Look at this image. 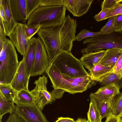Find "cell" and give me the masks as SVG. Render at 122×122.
Here are the masks:
<instances>
[{
	"label": "cell",
	"mask_w": 122,
	"mask_h": 122,
	"mask_svg": "<svg viewBox=\"0 0 122 122\" xmlns=\"http://www.w3.org/2000/svg\"><path fill=\"white\" fill-rule=\"evenodd\" d=\"M121 14H122V0H120L114 8L109 10L106 19L111 17Z\"/></svg>",
	"instance_id": "cell-31"
},
{
	"label": "cell",
	"mask_w": 122,
	"mask_h": 122,
	"mask_svg": "<svg viewBox=\"0 0 122 122\" xmlns=\"http://www.w3.org/2000/svg\"><path fill=\"white\" fill-rule=\"evenodd\" d=\"M0 118L1 120L5 114L14 113L16 106L13 101L6 99L0 92Z\"/></svg>",
	"instance_id": "cell-23"
},
{
	"label": "cell",
	"mask_w": 122,
	"mask_h": 122,
	"mask_svg": "<svg viewBox=\"0 0 122 122\" xmlns=\"http://www.w3.org/2000/svg\"><path fill=\"white\" fill-rule=\"evenodd\" d=\"M18 92L12 87L10 84H0V92L7 100L14 101Z\"/></svg>",
	"instance_id": "cell-24"
},
{
	"label": "cell",
	"mask_w": 122,
	"mask_h": 122,
	"mask_svg": "<svg viewBox=\"0 0 122 122\" xmlns=\"http://www.w3.org/2000/svg\"><path fill=\"white\" fill-rule=\"evenodd\" d=\"M36 39V37H33L28 41L27 49L25 54L23 56L27 74L29 78L35 61Z\"/></svg>",
	"instance_id": "cell-15"
},
{
	"label": "cell",
	"mask_w": 122,
	"mask_h": 122,
	"mask_svg": "<svg viewBox=\"0 0 122 122\" xmlns=\"http://www.w3.org/2000/svg\"><path fill=\"white\" fill-rule=\"evenodd\" d=\"M29 79L26 72L24 59L23 58L19 62L18 68L10 84L18 92L23 90L29 91L28 85Z\"/></svg>",
	"instance_id": "cell-11"
},
{
	"label": "cell",
	"mask_w": 122,
	"mask_h": 122,
	"mask_svg": "<svg viewBox=\"0 0 122 122\" xmlns=\"http://www.w3.org/2000/svg\"><path fill=\"white\" fill-rule=\"evenodd\" d=\"M15 106V113L25 122H49L42 111L35 104Z\"/></svg>",
	"instance_id": "cell-9"
},
{
	"label": "cell",
	"mask_w": 122,
	"mask_h": 122,
	"mask_svg": "<svg viewBox=\"0 0 122 122\" xmlns=\"http://www.w3.org/2000/svg\"><path fill=\"white\" fill-rule=\"evenodd\" d=\"M95 100L102 118L107 117L112 114V104L113 101L104 99L96 97L91 94Z\"/></svg>",
	"instance_id": "cell-20"
},
{
	"label": "cell",
	"mask_w": 122,
	"mask_h": 122,
	"mask_svg": "<svg viewBox=\"0 0 122 122\" xmlns=\"http://www.w3.org/2000/svg\"><path fill=\"white\" fill-rule=\"evenodd\" d=\"M112 72L120 75L122 77V53L113 68Z\"/></svg>",
	"instance_id": "cell-34"
},
{
	"label": "cell",
	"mask_w": 122,
	"mask_h": 122,
	"mask_svg": "<svg viewBox=\"0 0 122 122\" xmlns=\"http://www.w3.org/2000/svg\"><path fill=\"white\" fill-rule=\"evenodd\" d=\"M77 122H88L89 121L88 120L86 119L79 118H78L76 120Z\"/></svg>",
	"instance_id": "cell-42"
},
{
	"label": "cell",
	"mask_w": 122,
	"mask_h": 122,
	"mask_svg": "<svg viewBox=\"0 0 122 122\" xmlns=\"http://www.w3.org/2000/svg\"><path fill=\"white\" fill-rule=\"evenodd\" d=\"M114 31H122V14L116 16Z\"/></svg>",
	"instance_id": "cell-38"
},
{
	"label": "cell",
	"mask_w": 122,
	"mask_h": 122,
	"mask_svg": "<svg viewBox=\"0 0 122 122\" xmlns=\"http://www.w3.org/2000/svg\"><path fill=\"white\" fill-rule=\"evenodd\" d=\"M112 68L103 65L99 62L89 71V76L93 80L100 83L105 77L112 72Z\"/></svg>",
	"instance_id": "cell-17"
},
{
	"label": "cell",
	"mask_w": 122,
	"mask_h": 122,
	"mask_svg": "<svg viewBox=\"0 0 122 122\" xmlns=\"http://www.w3.org/2000/svg\"><path fill=\"white\" fill-rule=\"evenodd\" d=\"M0 17L3 22H5V14L1 2H0Z\"/></svg>",
	"instance_id": "cell-41"
},
{
	"label": "cell",
	"mask_w": 122,
	"mask_h": 122,
	"mask_svg": "<svg viewBox=\"0 0 122 122\" xmlns=\"http://www.w3.org/2000/svg\"><path fill=\"white\" fill-rule=\"evenodd\" d=\"M65 5L39 7L29 17L27 25L45 28L61 25L65 19Z\"/></svg>",
	"instance_id": "cell-2"
},
{
	"label": "cell",
	"mask_w": 122,
	"mask_h": 122,
	"mask_svg": "<svg viewBox=\"0 0 122 122\" xmlns=\"http://www.w3.org/2000/svg\"><path fill=\"white\" fill-rule=\"evenodd\" d=\"M90 102L87 113L88 120L89 122H102V118L97 103L94 98L89 95Z\"/></svg>",
	"instance_id": "cell-22"
},
{
	"label": "cell",
	"mask_w": 122,
	"mask_h": 122,
	"mask_svg": "<svg viewBox=\"0 0 122 122\" xmlns=\"http://www.w3.org/2000/svg\"><path fill=\"white\" fill-rule=\"evenodd\" d=\"M110 9H106L102 10L98 14L94 17V19L98 22L106 19V18Z\"/></svg>",
	"instance_id": "cell-36"
},
{
	"label": "cell",
	"mask_w": 122,
	"mask_h": 122,
	"mask_svg": "<svg viewBox=\"0 0 122 122\" xmlns=\"http://www.w3.org/2000/svg\"><path fill=\"white\" fill-rule=\"evenodd\" d=\"M77 26L76 20L68 15L60 25L40 29L37 34L45 47L50 65L62 52H71Z\"/></svg>",
	"instance_id": "cell-1"
},
{
	"label": "cell",
	"mask_w": 122,
	"mask_h": 122,
	"mask_svg": "<svg viewBox=\"0 0 122 122\" xmlns=\"http://www.w3.org/2000/svg\"></svg>",
	"instance_id": "cell-47"
},
{
	"label": "cell",
	"mask_w": 122,
	"mask_h": 122,
	"mask_svg": "<svg viewBox=\"0 0 122 122\" xmlns=\"http://www.w3.org/2000/svg\"><path fill=\"white\" fill-rule=\"evenodd\" d=\"M75 121L74 119L71 118L60 117L58 118L55 122H74Z\"/></svg>",
	"instance_id": "cell-40"
},
{
	"label": "cell",
	"mask_w": 122,
	"mask_h": 122,
	"mask_svg": "<svg viewBox=\"0 0 122 122\" xmlns=\"http://www.w3.org/2000/svg\"><path fill=\"white\" fill-rule=\"evenodd\" d=\"M64 78L69 81L86 85L87 86L88 88H90L93 86L96 85L97 82L92 80L89 76Z\"/></svg>",
	"instance_id": "cell-25"
},
{
	"label": "cell",
	"mask_w": 122,
	"mask_h": 122,
	"mask_svg": "<svg viewBox=\"0 0 122 122\" xmlns=\"http://www.w3.org/2000/svg\"><path fill=\"white\" fill-rule=\"evenodd\" d=\"M16 105H27L35 104L34 98L30 91L23 90L18 92L14 100Z\"/></svg>",
	"instance_id": "cell-21"
},
{
	"label": "cell",
	"mask_w": 122,
	"mask_h": 122,
	"mask_svg": "<svg viewBox=\"0 0 122 122\" xmlns=\"http://www.w3.org/2000/svg\"><path fill=\"white\" fill-rule=\"evenodd\" d=\"M117 117L121 118H122V108L120 114H119V116Z\"/></svg>",
	"instance_id": "cell-43"
},
{
	"label": "cell",
	"mask_w": 122,
	"mask_h": 122,
	"mask_svg": "<svg viewBox=\"0 0 122 122\" xmlns=\"http://www.w3.org/2000/svg\"><path fill=\"white\" fill-rule=\"evenodd\" d=\"M6 36L2 22L0 20V52L2 49L3 43L6 39Z\"/></svg>",
	"instance_id": "cell-37"
},
{
	"label": "cell",
	"mask_w": 122,
	"mask_h": 122,
	"mask_svg": "<svg viewBox=\"0 0 122 122\" xmlns=\"http://www.w3.org/2000/svg\"><path fill=\"white\" fill-rule=\"evenodd\" d=\"M105 52V50L100 49L86 53L83 55L80 60L83 66L90 71L100 62Z\"/></svg>",
	"instance_id": "cell-16"
},
{
	"label": "cell",
	"mask_w": 122,
	"mask_h": 122,
	"mask_svg": "<svg viewBox=\"0 0 122 122\" xmlns=\"http://www.w3.org/2000/svg\"><path fill=\"white\" fill-rule=\"evenodd\" d=\"M122 53V49L114 48L107 49L100 62L103 65L113 68Z\"/></svg>",
	"instance_id": "cell-18"
},
{
	"label": "cell",
	"mask_w": 122,
	"mask_h": 122,
	"mask_svg": "<svg viewBox=\"0 0 122 122\" xmlns=\"http://www.w3.org/2000/svg\"><path fill=\"white\" fill-rule=\"evenodd\" d=\"M26 24L18 23L12 33L9 37L18 51L22 56L25 55L28 46L25 33Z\"/></svg>",
	"instance_id": "cell-10"
},
{
	"label": "cell",
	"mask_w": 122,
	"mask_h": 122,
	"mask_svg": "<svg viewBox=\"0 0 122 122\" xmlns=\"http://www.w3.org/2000/svg\"><path fill=\"white\" fill-rule=\"evenodd\" d=\"M102 33L100 32H93L84 29L82 30L76 36V40L78 41H80L85 38L93 37L99 35Z\"/></svg>",
	"instance_id": "cell-30"
},
{
	"label": "cell",
	"mask_w": 122,
	"mask_h": 122,
	"mask_svg": "<svg viewBox=\"0 0 122 122\" xmlns=\"http://www.w3.org/2000/svg\"></svg>",
	"instance_id": "cell-48"
},
{
	"label": "cell",
	"mask_w": 122,
	"mask_h": 122,
	"mask_svg": "<svg viewBox=\"0 0 122 122\" xmlns=\"http://www.w3.org/2000/svg\"><path fill=\"white\" fill-rule=\"evenodd\" d=\"M118 122H122V121L121 120V118L118 117Z\"/></svg>",
	"instance_id": "cell-44"
},
{
	"label": "cell",
	"mask_w": 122,
	"mask_h": 122,
	"mask_svg": "<svg viewBox=\"0 0 122 122\" xmlns=\"http://www.w3.org/2000/svg\"><path fill=\"white\" fill-rule=\"evenodd\" d=\"M118 117L117 116L112 114L106 118L105 122H118Z\"/></svg>",
	"instance_id": "cell-39"
},
{
	"label": "cell",
	"mask_w": 122,
	"mask_h": 122,
	"mask_svg": "<svg viewBox=\"0 0 122 122\" xmlns=\"http://www.w3.org/2000/svg\"><path fill=\"white\" fill-rule=\"evenodd\" d=\"M74 122H77V121H75Z\"/></svg>",
	"instance_id": "cell-45"
},
{
	"label": "cell",
	"mask_w": 122,
	"mask_h": 122,
	"mask_svg": "<svg viewBox=\"0 0 122 122\" xmlns=\"http://www.w3.org/2000/svg\"><path fill=\"white\" fill-rule=\"evenodd\" d=\"M122 87V85L120 84L111 83L100 87L95 93L108 98H114L121 93L120 90Z\"/></svg>",
	"instance_id": "cell-19"
},
{
	"label": "cell",
	"mask_w": 122,
	"mask_h": 122,
	"mask_svg": "<svg viewBox=\"0 0 122 122\" xmlns=\"http://www.w3.org/2000/svg\"><path fill=\"white\" fill-rule=\"evenodd\" d=\"M46 72L50 78L54 89L51 93L55 100L61 98L65 92L74 94L82 92L88 88L86 85L71 82L65 79L52 64L49 65Z\"/></svg>",
	"instance_id": "cell-4"
},
{
	"label": "cell",
	"mask_w": 122,
	"mask_h": 122,
	"mask_svg": "<svg viewBox=\"0 0 122 122\" xmlns=\"http://www.w3.org/2000/svg\"><path fill=\"white\" fill-rule=\"evenodd\" d=\"M99 83L101 86L113 83L122 85V77L120 75L112 72L105 77Z\"/></svg>",
	"instance_id": "cell-26"
},
{
	"label": "cell",
	"mask_w": 122,
	"mask_h": 122,
	"mask_svg": "<svg viewBox=\"0 0 122 122\" xmlns=\"http://www.w3.org/2000/svg\"><path fill=\"white\" fill-rule=\"evenodd\" d=\"M47 78L45 75L40 76L34 83L35 87L30 91L34 98L35 104L41 111L46 105L51 104L55 100L51 93L47 90Z\"/></svg>",
	"instance_id": "cell-7"
},
{
	"label": "cell",
	"mask_w": 122,
	"mask_h": 122,
	"mask_svg": "<svg viewBox=\"0 0 122 122\" xmlns=\"http://www.w3.org/2000/svg\"><path fill=\"white\" fill-rule=\"evenodd\" d=\"M122 108V92L116 96L112 104V114L118 117Z\"/></svg>",
	"instance_id": "cell-27"
},
{
	"label": "cell",
	"mask_w": 122,
	"mask_h": 122,
	"mask_svg": "<svg viewBox=\"0 0 122 122\" xmlns=\"http://www.w3.org/2000/svg\"><path fill=\"white\" fill-rule=\"evenodd\" d=\"M106 24L101 29L100 32L102 34H107L114 31L116 16L109 18Z\"/></svg>",
	"instance_id": "cell-29"
},
{
	"label": "cell",
	"mask_w": 122,
	"mask_h": 122,
	"mask_svg": "<svg viewBox=\"0 0 122 122\" xmlns=\"http://www.w3.org/2000/svg\"><path fill=\"white\" fill-rule=\"evenodd\" d=\"M121 120L122 121V118H121Z\"/></svg>",
	"instance_id": "cell-46"
},
{
	"label": "cell",
	"mask_w": 122,
	"mask_h": 122,
	"mask_svg": "<svg viewBox=\"0 0 122 122\" xmlns=\"http://www.w3.org/2000/svg\"><path fill=\"white\" fill-rule=\"evenodd\" d=\"M40 6L65 5V0H40Z\"/></svg>",
	"instance_id": "cell-32"
},
{
	"label": "cell",
	"mask_w": 122,
	"mask_h": 122,
	"mask_svg": "<svg viewBox=\"0 0 122 122\" xmlns=\"http://www.w3.org/2000/svg\"><path fill=\"white\" fill-rule=\"evenodd\" d=\"M67 10L74 16L80 17L88 11L93 0H65Z\"/></svg>",
	"instance_id": "cell-12"
},
{
	"label": "cell",
	"mask_w": 122,
	"mask_h": 122,
	"mask_svg": "<svg viewBox=\"0 0 122 122\" xmlns=\"http://www.w3.org/2000/svg\"><path fill=\"white\" fill-rule=\"evenodd\" d=\"M15 46L6 38L0 52V84H10L18 68L19 62Z\"/></svg>",
	"instance_id": "cell-3"
},
{
	"label": "cell",
	"mask_w": 122,
	"mask_h": 122,
	"mask_svg": "<svg viewBox=\"0 0 122 122\" xmlns=\"http://www.w3.org/2000/svg\"><path fill=\"white\" fill-rule=\"evenodd\" d=\"M87 43L86 47L81 50L83 54L99 50L114 48L122 49V31H114L87 38L83 41Z\"/></svg>",
	"instance_id": "cell-5"
},
{
	"label": "cell",
	"mask_w": 122,
	"mask_h": 122,
	"mask_svg": "<svg viewBox=\"0 0 122 122\" xmlns=\"http://www.w3.org/2000/svg\"><path fill=\"white\" fill-rule=\"evenodd\" d=\"M52 64L64 78L89 76L80 60L74 57L71 52H62L57 57Z\"/></svg>",
	"instance_id": "cell-6"
},
{
	"label": "cell",
	"mask_w": 122,
	"mask_h": 122,
	"mask_svg": "<svg viewBox=\"0 0 122 122\" xmlns=\"http://www.w3.org/2000/svg\"><path fill=\"white\" fill-rule=\"evenodd\" d=\"M40 0H26V7L27 20L35 11L40 6Z\"/></svg>",
	"instance_id": "cell-28"
},
{
	"label": "cell",
	"mask_w": 122,
	"mask_h": 122,
	"mask_svg": "<svg viewBox=\"0 0 122 122\" xmlns=\"http://www.w3.org/2000/svg\"><path fill=\"white\" fill-rule=\"evenodd\" d=\"M120 0H105L102 3L101 10L111 9L114 8L119 1Z\"/></svg>",
	"instance_id": "cell-35"
},
{
	"label": "cell",
	"mask_w": 122,
	"mask_h": 122,
	"mask_svg": "<svg viewBox=\"0 0 122 122\" xmlns=\"http://www.w3.org/2000/svg\"><path fill=\"white\" fill-rule=\"evenodd\" d=\"M41 27L40 26L33 27H29L27 25L25 28V33L26 39L28 41L33 36L39 31Z\"/></svg>",
	"instance_id": "cell-33"
},
{
	"label": "cell",
	"mask_w": 122,
	"mask_h": 122,
	"mask_svg": "<svg viewBox=\"0 0 122 122\" xmlns=\"http://www.w3.org/2000/svg\"><path fill=\"white\" fill-rule=\"evenodd\" d=\"M4 12L5 22H2L5 31L9 37L12 33L18 23L14 17L10 10L9 0H0Z\"/></svg>",
	"instance_id": "cell-14"
},
{
	"label": "cell",
	"mask_w": 122,
	"mask_h": 122,
	"mask_svg": "<svg viewBox=\"0 0 122 122\" xmlns=\"http://www.w3.org/2000/svg\"><path fill=\"white\" fill-rule=\"evenodd\" d=\"M36 41L35 61L30 76L42 75L46 72L50 65L48 54L42 40L38 37Z\"/></svg>",
	"instance_id": "cell-8"
},
{
	"label": "cell",
	"mask_w": 122,
	"mask_h": 122,
	"mask_svg": "<svg viewBox=\"0 0 122 122\" xmlns=\"http://www.w3.org/2000/svg\"><path fill=\"white\" fill-rule=\"evenodd\" d=\"M9 4L12 15L17 21H20L26 24L27 20L26 0H9Z\"/></svg>",
	"instance_id": "cell-13"
}]
</instances>
